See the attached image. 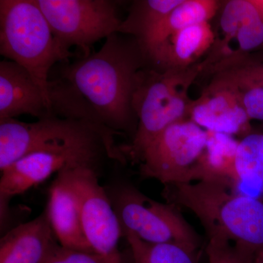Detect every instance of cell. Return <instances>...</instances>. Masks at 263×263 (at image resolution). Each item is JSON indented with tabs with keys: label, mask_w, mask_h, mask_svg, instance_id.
Listing matches in <instances>:
<instances>
[{
	"label": "cell",
	"mask_w": 263,
	"mask_h": 263,
	"mask_svg": "<svg viewBox=\"0 0 263 263\" xmlns=\"http://www.w3.org/2000/svg\"><path fill=\"white\" fill-rule=\"evenodd\" d=\"M124 35L114 33L98 52L65 62L60 79L49 83L53 115L88 123L112 142L117 135L136 134L132 100L146 60L136 38Z\"/></svg>",
	"instance_id": "cell-1"
},
{
	"label": "cell",
	"mask_w": 263,
	"mask_h": 263,
	"mask_svg": "<svg viewBox=\"0 0 263 263\" xmlns=\"http://www.w3.org/2000/svg\"><path fill=\"white\" fill-rule=\"evenodd\" d=\"M218 180L165 186L169 203L191 211L201 221L209 239L228 241L248 263L263 249V201L230 190Z\"/></svg>",
	"instance_id": "cell-2"
},
{
	"label": "cell",
	"mask_w": 263,
	"mask_h": 263,
	"mask_svg": "<svg viewBox=\"0 0 263 263\" xmlns=\"http://www.w3.org/2000/svg\"><path fill=\"white\" fill-rule=\"evenodd\" d=\"M202 70L201 62L186 68L138 71L132 100L138 127L130 144L119 146L126 160L138 161L164 129L190 116L193 100L188 90Z\"/></svg>",
	"instance_id": "cell-3"
},
{
	"label": "cell",
	"mask_w": 263,
	"mask_h": 263,
	"mask_svg": "<svg viewBox=\"0 0 263 263\" xmlns=\"http://www.w3.org/2000/svg\"><path fill=\"white\" fill-rule=\"evenodd\" d=\"M0 53L28 71L50 103L51 69L72 57L62 51L34 0L0 1Z\"/></svg>",
	"instance_id": "cell-4"
},
{
	"label": "cell",
	"mask_w": 263,
	"mask_h": 263,
	"mask_svg": "<svg viewBox=\"0 0 263 263\" xmlns=\"http://www.w3.org/2000/svg\"><path fill=\"white\" fill-rule=\"evenodd\" d=\"M74 146H104L109 157L125 162L119 147L88 123L57 116L26 123L0 119L1 172L25 156Z\"/></svg>",
	"instance_id": "cell-5"
},
{
	"label": "cell",
	"mask_w": 263,
	"mask_h": 263,
	"mask_svg": "<svg viewBox=\"0 0 263 263\" xmlns=\"http://www.w3.org/2000/svg\"><path fill=\"white\" fill-rule=\"evenodd\" d=\"M122 230L152 243H175L198 249L200 238L171 203L145 196L132 185L106 189Z\"/></svg>",
	"instance_id": "cell-6"
},
{
	"label": "cell",
	"mask_w": 263,
	"mask_h": 263,
	"mask_svg": "<svg viewBox=\"0 0 263 263\" xmlns=\"http://www.w3.org/2000/svg\"><path fill=\"white\" fill-rule=\"evenodd\" d=\"M47 19L62 51L72 57L77 47L90 54V47L102 38L118 33L122 21L117 3L110 0H34Z\"/></svg>",
	"instance_id": "cell-7"
},
{
	"label": "cell",
	"mask_w": 263,
	"mask_h": 263,
	"mask_svg": "<svg viewBox=\"0 0 263 263\" xmlns=\"http://www.w3.org/2000/svg\"><path fill=\"white\" fill-rule=\"evenodd\" d=\"M209 133L191 119H184L164 129L143 150L140 162L142 176L164 186L190 182L206 146Z\"/></svg>",
	"instance_id": "cell-8"
},
{
	"label": "cell",
	"mask_w": 263,
	"mask_h": 263,
	"mask_svg": "<svg viewBox=\"0 0 263 263\" xmlns=\"http://www.w3.org/2000/svg\"><path fill=\"white\" fill-rule=\"evenodd\" d=\"M103 146H75L41 151L24 157L2 171L0 180L1 209H6L12 197L21 195L53 174L66 168L90 167L97 170L103 156Z\"/></svg>",
	"instance_id": "cell-9"
},
{
	"label": "cell",
	"mask_w": 263,
	"mask_h": 263,
	"mask_svg": "<svg viewBox=\"0 0 263 263\" xmlns=\"http://www.w3.org/2000/svg\"><path fill=\"white\" fill-rule=\"evenodd\" d=\"M64 170L77 196L85 234L93 250L102 255H121L118 245L122 228L106 189L99 182L97 170Z\"/></svg>",
	"instance_id": "cell-10"
},
{
	"label": "cell",
	"mask_w": 263,
	"mask_h": 263,
	"mask_svg": "<svg viewBox=\"0 0 263 263\" xmlns=\"http://www.w3.org/2000/svg\"><path fill=\"white\" fill-rule=\"evenodd\" d=\"M190 119L202 129L223 134H240L249 129L250 120L233 88L212 79L200 98L193 100Z\"/></svg>",
	"instance_id": "cell-11"
},
{
	"label": "cell",
	"mask_w": 263,
	"mask_h": 263,
	"mask_svg": "<svg viewBox=\"0 0 263 263\" xmlns=\"http://www.w3.org/2000/svg\"><path fill=\"white\" fill-rule=\"evenodd\" d=\"M51 117V103L30 73L15 62H0V119Z\"/></svg>",
	"instance_id": "cell-12"
},
{
	"label": "cell",
	"mask_w": 263,
	"mask_h": 263,
	"mask_svg": "<svg viewBox=\"0 0 263 263\" xmlns=\"http://www.w3.org/2000/svg\"><path fill=\"white\" fill-rule=\"evenodd\" d=\"M219 27L223 37L217 41L223 46L212 48L209 59L215 58L230 43L235 42L236 47L229 57L252 53L262 47L263 0L226 2L219 18Z\"/></svg>",
	"instance_id": "cell-13"
},
{
	"label": "cell",
	"mask_w": 263,
	"mask_h": 263,
	"mask_svg": "<svg viewBox=\"0 0 263 263\" xmlns=\"http://www.w3.org/2000/svg\"><path fill=\"white\" fill-rule=\"evenodd\" d=\"M48 197L46 210L59 243L66 248L95 253L85 234L77 196L65 170L57 174Z\"/></svg>",
	"instance_id": "cell-14"
},
{
	"label": "cell",
	"mask_w": 263,
	"mask_h": 263,
	"mask_svg": "<svg viewBox=\"0 0 263 263\" xmlns=\"http://www.w3.org/2000/svg\"><path fill=\"white\" fill-rule=\"evenodd\" d=\"M208 70L212 79L233 88L251 120L263 122V57L252 53L228 57Z\"/></svg>",
	"instance_id": "cell-15"
},
{
	"label": "cell",
	"mask_w": 263,
	"mask_h": 263,
	"mask_svg": "<svg viewBox=\"0 0 263 263\" xmlns=\"http://www.w3.org/2000/svg\"><path fill=\"white\" fill-rule=\"evenodd\" d=\"M216 34L209 22L193 24L175 33L146 56L155 70L183 69L198 63L211 51Z\"/></svg>",
	"instance_id": "cell-16"
},
{
	"label": "cell",
	"mask_w": 263,
	"mask_h": 263,
	"mask_svg": "<svg viewBox=\"0 0 263 263\" xmlns=\"http://www.w3.org/2000/svg\"><path fill=\"white\" fill-rule=\"evenodd\" d=\"M57 242L47 212L12 228L0 240V263H42Z\"/></svg>",
	"instance_id": "cell-17"
},
{
	"label": "cell",
	"mask_w": 263,
	"mask_h": 263,
	"mask_svg": "<svg viewBox=\"0 0 263 263\" xmlns=\"http://www.w3.org/2000/svg\"><path fill=\"white\" fill-rule=\"evenodd\" d=\"M219 9L215 0H183L150 31L139 43L145 58L175 33L193 24L209 22Z\"/></svg>",
	"instance_id": "cell-18"
},
{
	"label": "cell",
	"mask_w": 263,
	"mask_h": 263,
	"mask_svg": "<svg viewBox=\"0 0 263 263\" xmlns=\"http://www.w3.org/2000/svg\"><path fill=\"white\" fill-rule=\"evenodd\" d=\"M208 133L206 146L197 163L194 181L218 180L235 184V156L239 142L230 135Z\"/></svg>",
	"instance_id": "cell-19"
},
{
	"label": "cell",
	"mask_w": 263,
	"mask_h": 263,
	"mask_svg": "<svg viewBox=\"0 0 263 263\" xmlns=\"http://www.w3.org/2000/svg\"><path fill=\"white\" fill-rule=\"evenodd\" d=\"M238 193L254 198L263 194V135L248 134L238 143L235 162Z\"/></svg>",
	"instance_id": "cell-20"
},
{
	"label": "cell",
	"mask_w": 263,
	"mask_h": 263,
	"mask_svg": "<svg viewBox=\"0 0 263 263\" xmlns=\"http://www.w3.org/2000/svg\"><path fill=\"white\" fill-rule=\"evenodd\" d=\"M183 0H141L133 2L129 14L122 21L118 33L143 39Z\"/></svg>",
	"instance_id": "cell-21"
},
{
	"label": "cell",
	"mask_w": 263,
	"mask_h": 263,
	"mask_svg": "<svg viewBox=\"0 0 263 263\" xmlns=\"http://www.w3.org/2000/svg\"><path fill=\"white\" fill-rule=\"evenodd\" d=\"M123 237L129 243L134 263H197L196 249L179 243H148L131 233Z\"/></svg>",
	"instance_id": "cell-22"
},
{
	"label": "cell",
	"mask_w": 263,
	"mask_h": 263,
	"mask_svg": "<svg viewBox=\"0 0 263 263\" xmlns=\"http://www.w3.org/2000/svg\"><path fill=\"white\" fill-rule=\"evenodd\" d=\"M42 263H123L122 255L105 256L66 248L57 242Z\"/></svg>",
	"instance_id": "cell-23"
},
{
	"label": "cell",
	"mask_w": 263,
	"mask_h": 263,
	"mask_svg": "<svg viewBox=\"0 0 263 263\" xmlns=\"http://www.w3.org/2000/svg\"><path fill=\"white\" fill-rule=\"evenodd\" d=\"M206 251L209 263H247L229 242L209 240Z\"/></svg>",
	"instance_id": "cell-24"
}]
</instances>
